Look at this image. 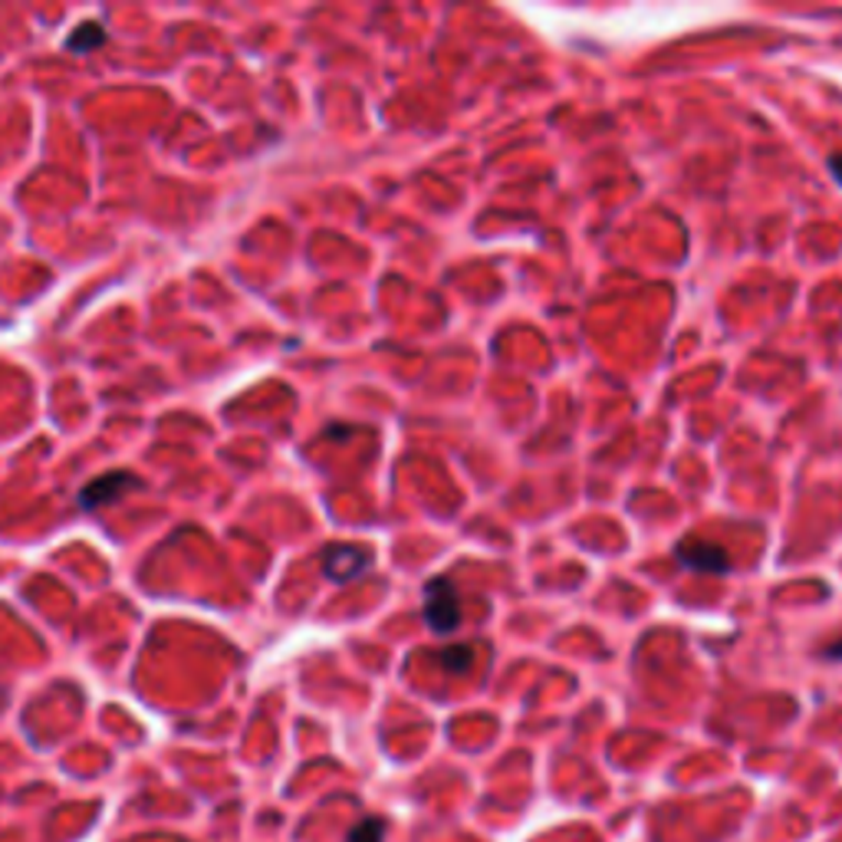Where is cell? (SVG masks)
I'll use <instances>...</instances> for the list:
<instances>
[{
  "label": "cell",
  "mask_w": 842,
  "mask_h": 842,
  "mask_svg": "<svg viewBox=\"0 0 842 842\" xmlns=\"http://www.w3.org/2000/svg\"><path fill=\"white\" fill-rule=\"evenodd\" d=\"M424 623L428 629L444 635L461 623V606H457V593L447 580H434L424 586Z\"/></svg>",
  "instance_id": "1"
},
{
  "label": "cell",
  "mask_w": 842,
  "mask_h": 842,
  "mask_svg": "<svg viewBox=\"0 0 842 842\" xmlns=\"http://www.w3.org/2000/svg\"><path fill=\"white\" fill-rule=\"evenodd\" d=\"M674 560L688 570H701V573H727L731 570V560H727V550L721 543H711V540H681L678 550H674Z\"/></svg>",
  "instance_id": "2"
},
{
  "label": "cell",
  "mask_w": 842,
  "mask_h": 842,
  "mask_svg": "<svg viewBox=\"0 0 842 842\" xmlns=\"http://www.w3.org/2000/svg\"><path fill=\"white\" fill-rule=\"evenodd\" d=\"M132 487H139V481H136L132 474H126V471H116V474H106V477L86 484V487L79 490V500H76V504H79V510L93 514V510H99V507H106V504H116L119 494H126V490H132Z\"/></svg>",
  "instance_id": "3"
},
{
  "label": "cell",
  "mask_w": 842,
  "mask_h": 842,
  "mask_svg": "<svg viewBox=\"0 0 842 842\" xmlns=\"http://www.w3.org/2000/svg\"><path fill=\"white\" fill-rule=\"evenodd\" d=\"M373 563V557L363 550V547H330L323 553V573L333 580V583H349L356 580L359 573H366Z\"/></svg>",
  "instance_id": "4"
},
{
  "label": "cell",
  "mask_w": 842,
  "mask_h": 842,
  "mask_svg": "<svg viewBox=\"0 0 842 842\" xmlns=\"http://www.w3.org/2000/svg\"><path fill=\"white\" fill-rule=\"evenodd\" d=\"M102 43H106V30L99 23H83L66 36V50H73V53H89Z\"/></svg>",
  "instance_id": "5"
},
{
  "label": "cell",
  "mask_w": 842,
  "mask_h": 842,
  "mask_svg": "<svg viewBox=\"0 0 842 842\" xmlns=\"http://www.w3.org/2000/svg\"><path fill=\"white\" fill-rule=\"evenodd\" d=\"M438 661H441V668L444 671H467L471 668V661H474V648L471 645H451V648H441L438 651Z\"/></svg>",
  "instance_id": "6"
},
{
  "label": "cell",
  "mask_w": 842,
  "mask_h": 842,
  "mask_svg": "<svg viewBox=\"0 0 842 842\" xmlns=\"http://www.w3.org/2000/svg\"><path fill=\"white\" fill-rule=\"evenodd\" d=\"M386 840V823L379 817H366L353 833H349V842H382Z\"/></svg>",
  "instance_id": "7"
},
{
  "label": "cell",
  "mask_w": 842,
  "mask_h": 842,
  "mask_svg": "<svg viewBox=\"0 0 842 842\" xmlns=\"http://www.w3.org/2000/svg\"><path fill=\"white\" fill-rule=\"evenodd\" d=\"M830 169H833L836 182H840V185H842V155H833V159H830Z\"/></svg>",
  "instance_id": "8"
}]
</instances>
